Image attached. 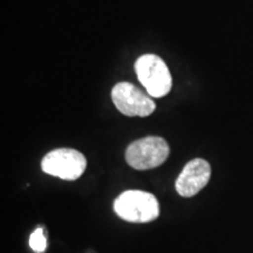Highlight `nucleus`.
I'll return each mask as SVG.
<instances>
[{"instance_id":"nucleus-3","label":"nucleus","mask_w":253,"mask_h":253,"mask_svg":"<svg viewBox=\"0 0 253 253\" xmlns=\"http://www.w3.org/2000/svg\"><path fill=\"white\" fill-rule=\"evenodd\" d=\"M169 153V145L164 138L148 136L129 144L126 150V161L136 170L154 169L166 162Z\"/></svg>"},{"instance_id":"nucleus-1","label":"nucleus","mask_w":253,"mask_h":253,"mask_svg":"<svg viewBox=\"0 0 253 253\" xmlns=\"http://www.w3.org/2000/svg\"><path fill=\"white\" fill-rule=\"evenodd\" d=\"M114 210L120 218L130 223H149L160 214V205L149 192L128 190L116 198Z\"/></svg>"},{"instance_id":"nucleus-6","label":"nucleus","mask_w":253,"mask_h":253,"mask_svg":"<svg viewBox=\"0 0 253 253\" xmlns=\"http://www.w3.org/2000/svg\"><path fill=\"white\" fill-rule=\"evenodd\" d=\"M211 167L203 158H195L186 163L176 181V190L182 197L197 195L209 183Z\"/></svg>"},{"instance_id":"nucleus-5","label":"nucleus","mask_w":253,"mask_h":253,"mask_svg":"<svg viewBox=\"0 0 253 253\" xmlns=\"http://www.w3.org/2000/svg\"><path fill=\"white\" fill-rule=\"evenodd\" d=\"M112 99L115 107L126 116H149L156 109L151 97L130 82H120L112 90Z\"/></svg>"},{"instance_id":"nucleus-7","label":"nucleus","mask_w":253,"mask_h":253,"mask_svg":"<svg viewBox=\"0 0 253 253\" xmlns=\"http://www.w3.org/2000/svg\"><path fill=\"white\" fill-rule=\"evenodd\" d=\"M46 237L43 235V230L39 227L32 233L30 237V246L33 251H36L38 253L43 252L46 250Z\"/></svg>"},{"instance_id":"nucleus-4","label":"nucleus","mask_w":253,"mask_h":253,"mask_svg":"<svg viewBox=\"0 0 253 253\" xmlns=\"http://www.w3.org/2000/svg\"><path fill=\"white\" fill-rule=\"evenodd\" d=\"M87 167L86 157L80 151L69 148H60L50 151L42 158V171L65 181L80 178Z\"/></svg>"},{"instance_id":"nucleus-2","label":"nucleus","mask_w":253,"mask_h":253,"mask_svg":"<svg viewBox=\"0 0 253 253\" xmlns=\"http://www.w3.org/2000/svg\"><path fill=\"white\" fill-rule=\"evenodd\" d=\"M135 71L150 96L163 97L171 89V74L160 56L155 54L140 56L135 62Z\"/></svg>"}]
</instances>
